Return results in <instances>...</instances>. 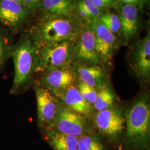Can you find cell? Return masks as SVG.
I'll list each match as a JSON object with an SVG mask.
<instances>
[{
    "mask_svg": "<svg viewBox=\"0 0 150 150\" xmlns=\"http://www.w3.org/2000/svg\"><path fill=\"white\" fill-rule=\"evenodd\" d=\"M15 74L10 93L16 95L27 90L36 74L37 47L29 37L21 38L12 48Z\"/></svg>",
    "mask_w": 150,
    "mask_h": 150,
    "instance_id": "cell-1",
    "label": "cell"
},
{
    "mask_svg": "<svg viewBox=\"0 0 150 150\" xmlns=\"http://www.w3.org/2000/svg\"><path fill=\"white\" fill-rule=\"evenodd\" d=\"M82 28L80 21L70 15L51 17L38 26L32 40L37 48L64 41L74 42Z\"/></svg>",
    "mask_w": 150,
    "mask_h": 150,
    "instance_id": "cell-2",
    "label": "cell"
},
{
    "mask_svg": "<svg viewBox=\"0 0 150 150\" xmlns=\"http://www.w3.org/2000/svg\"><path fill=\"white\" fill-rule=\"evenodd\" d=\"M126 138L134 147H146L150 136V106L148 99L142 97L135 101L125 115Z\"/></svg>",
    "mask_w": 150,
    "mask_h": 150,
    "instance_id": "cell-3",
    "label": "cell"
},
{
    "mask_svg": "<svg viewBox=\"0 0 150 150\" xmlns=\"http://www.w3.org/2000/svg\"><path fill=\"white\" fill-rule=\"evenodd\" d=\"M74 58L72 41H64L38 47L36 74L70 66Z\"/></svg>",
    "mask_w": 150,
    "mask_h": 150,
    "instance_id": "cell-4",
    "label": "cell"
},
{
    "mask_svg": "<svg viewBox=\"0 0 150 150\" xmlns=\"http://www.w3.org/2000/svg\"><path fill=\"white\" fill-rule=\"evenodd\" d=\"M33 85L37 102L38 125L44 134L52 129L62 105L51 91L36 81Z\"/></svg>",
    "mask_w": 150,
    "mask_h": 150,
    "instance_id": "cell-5",
    "label": "cell"
},
{
    "mask_svg": "<svg viewBox=\"0 0 150 150\" xmlns=\"http://www.w3.org/2000/svg\"><path fill=\"white\" fill-rule=\"evenodd\" d=\"M95 38L96 49L102 64L111 65L117 48V38L102 23L99 16L91 22Z\"/></svg>",
    "mask_w": 150,
    "mask_h": 150,
    "instance_id": "cell-6",
    "label": "cell"
},
{
    "mask_svg": "<svg viewBox=\"0 0 150 150\" xmlns=\"http://www.w3.org/2000/svg\"><path fill=\"white\" fill-rule=\"evenodd\" d=\"M95 123L101 133L112 140L122 134L125 117L120 108L111 107L97 113Z\"/></svg>",
    "mask_w": 150,
    "mask_h": 150,
    "instance_id": "cell-7",
    "label": "cell"
},
{
    "mask_svg": "<svg viewBox=\"0 0 150 150\" xmlns=\"http://www.w3.org/2000/svg\"><path fill=\"white\" fill-rule=\"evenodd\" d=\"M130 66L136 76L142 80H147L150 75V34L134 43L130 52Z\"/></svg>",
    "mask_w": 150,
    "mask_h": 150,
    "instance_id": "cell-8",
    "label": "cell"
},
{
    "mask_svg": "<svg viewBox=\"0 0 150 150\" xmlns=\"http://www.w3.org/2000/svg\"><path fill=\"white\" fill-rule=\"evenodd\" d=\"M38 80V83L51 91L53 94L73 86L76 79V74L70 66L62 67L43 72Z\"/></svg>",
    "mask_w": 150,
    "mask_h": 150,
    "instance_id": "cell-9",
    "label": "cell"
},
{
    "mask_svg": "<svg viewBox=\"0 0 150 150\" xmlns=\"http://www.w3.org/2000/svg\"><path fill=\"white\" fill-rule=\"evenodd\" d=\"M74 46L75 58L87 64L102 65L97 53L95 38L90 23L82 28Z\"/></svg>",
    "mask_w": 150,
    "mask_h": 150,
    "instance_id": "cell-10",
    "label": "cell"
},
{
    "mask_svg": "<svg viewBox=\"0 0 150 150\" xmlns=\"http://www.w3.org/2000/svg\"><path fill=\"white\" fill-rule=\"evenodd\" d=\"M85 129V120L82 115L62 105L51 129L79 137L84 134Z\"/></svg>",
    "mask_w": 150,
    "mask_h": 150,
    "instance_id": "cell-11",
    "label": "cell"
},
{
    "mask_svg": "<svg viewBox=\"0 0 150 150\" xmlns=\"http://www.w3.org/2000/svg\"><path fill=\"white\" fill-rule=\"evenodd\" d=\"M31 12V10L21 3L0 0V21L10 28L21 26L30 17Z\"/></svg>",
    "mask_w": 150,
    "mask_h": 150,
    "instance_id": "cell-12",
    "label": "cell"
},
{
    "mask_svg": "<svg viewBox=\"0 0 150 150\" xmlns=\"http://www.w3.org/2000/svg\"><path fill=\"white\" fill-rule=\"evenodd\" d=\"M54 95L64 102L67 108L81 115H88L92 112L91 105L85 101L77 88L74 85Z\"/></svg>",
    "mask_w": 150,
    "mask_h": 150,
    "instance_id": "cell-13",
    "label": "cell"
},
{
    "mask_svg": "<svg viewBox=\"0 0 150 150\" xmlns=\"http://www.w3.org/2000/svg\"><path fill=\"white\" fill-rule=\"evenodd\" d=\"M118 17L121 24V31L127 41L134 36L139 29V15L137 6L120 3Z\"/></svg>",
    "mask_w": 150,
    "mask_h": 150,
    "instance_id": "cell-14",
    "label": "cell"
},
{
    "mask_svg": "<svg viewBox=\"0 0 150 150\" xmlns=\"http://www.w3.org/2000/svg\"><path fill=\"white\" fill-rule=\"evenodd\" d=\"M75 68L81 82L95 90L105 86L106 76L101 65L76 64Z\"/></svg>",
    "mask_w": 150,
    "mask_h": 150,
    "instance_id": "cell-15",
    "label": "cell"
},
{
    "mask_svg": "<svg viewBox=\"0 0 150 150\" xmlns=\"http://www.w3.org/2000/svg\"><path fill=\"white\" fill-rule=\"evenodd\" d=\"M44 138L54 150H77L78 137L51 129Z\"/></svg>",
    "mask_w": 150,
    "mask_h": 150,
    "instance_id": "cell-16",
    "label": "cell"
},
{
    "mask_svg": "<svg viewBox=\"0 0 150 150\" xmlns=\"http://www.w3.org/2000/svg\"><path fill=\"white\" fill-rule=\"evenodd\" d=\"M74 0H45L41 7L50 18L70 16L75 7Z\"/></svg>",
    "mask_w": 150,
    "mask_h": 150,
    "instance_id": "cell-17",
    "label": "cell"
},
{
    "mask_svg": "<svg viewBox=\"0 0 150 150\" xmlns=\"http://www.w3.org/2000/svg\"><path fill=\"white\" fill-rule=\"evenodd\" d=\"M115 100L112 90L104 86L97 93L96 99L93 104L94 107L98 112L110 108L112 106Z\"/></svg>",
    "mask_w": 150,
    "mask_h": 150,
    "instance_id": "cell-18",
    "label": "cell"
},
{
    "mask_svg": "<svg viewBox=\"0 0 150 150\" xmlns=\"http://www.w3.org/2000/svg\"><path fill=\"white\" fill-rule=\"evenodd\" d=\"M13 47L8 35L0 28V71L11 57Z\"/></svg>",
    "mask_w": 150,
    "mask_h": 150,
    "instance_id": "cell-19",
    "label": "cell"
},
{
    "mask_svg": "<svg viewBox=\"0 0 150 150\" xmlns=\"http://www.w3.org/2000/svg\"><path fill=\"white\" fill-rule=\"evenodd\" d=\"M77 150H105V148L96 137L83 134L78 137Z\"/></svg>",
    "mask_w": 150,
    "mask_h": 150,
    "instance_id": "cell-20",
    "label": "cell"
},
{
    "mask_svg": "<svg viewBox=\"0 0 150 150\" xmlns=\"http://www.w3.org/2000/svg\"><path fill=\"white\" fill-rule=\"evenodd\" d=\"M100 19L108 30L116 36L121 30V24L117 15L107 12L100 15Z\"/></svg>",
    "mask_w": 150,
    "mask_h": 150,
    "instance_id": "cell-21",
    "label": "cell"
},
{
    "mask_svg": "<svg viewBox=\"0 0 150 150\" xmlns=\"http://www.w3.org/2000/svg\"><path fill=\"white\" fill-rule=\"evenodd\" d=\"M77 89L82 97L91 105H93L96 99L97 92L95 89L88 86L85 83L80 82L77 86Z\"/></svg>",
    "mask_w": 150,
    "mask_h": 150,
    "instance_id": "cell-22",
    "label": "cell"
},
{
    "mask_svg": "<svg viewBox=\"0 0 150 150\" xmlns=\"http://www.w3.org/2000/svg\"><path fill=\"white\" fill-rule=\"evenodd\" d=\"M79 2L88 12L93 20L101 15V10L97 7L91 0H81Z\"/></svg>",
    "mask_w": 150,
    "mask_h": 150,
    "instance_id": "cell-23",
    "label": "cell"
},
{
    "mask_svg": "<svg viewBox=\"0 0 150 150\" xmlns=\"http://www.w3.org/2000/svg\"><path fill=\"white\" fill-rule=\"evenodd\" d=\"M77 10L81 19L90 22L92 21L93 19L91 17L90 15L88 13L87 11H86V9L82 6L79 2L77 5Z\"/></svg>",
    "mask_w": 150,
    "mask_h": 150,
    "instance_id": "cell-24",
    "label": "cell"
},
{
    "mask_svg": "<svg viewBox=\"0 0 150 150\" xmlns=\"http://www.w3.org/2000/svg\"><path fill=\"white\" fill-rule=\"evenodd\" d=\"M94 5L99 9H102L107 7L112 6L113 0H91Z\"/></svg>",
    "mask_w": 150,
    "mask_h": 150,
    "instance_id": "cell-25",
    "label": "cell"
},
{
    "mask_svg": "<svg viewBox=\"0 0 150 150\" xmlns=\"http://www.w3.org/2000/svg\"><path fill=\"white\" fill-rule=\"evenodd\" d=\"M22 4L31 10L39 7L36 0H22Z\"/></svg>",
    "mask_w": 150,
    "mask_h": 150,
    "instance_id": "cell-26",
    "label": "cell"
},
{
    "mask_svg": "<svg viewBox=\"0 0 150 150\" xmlns=\"http://www.w3.org/2000/svg\"><path fill=\"white\" fill-rule=\"evenodd\" d=\"M118 2L122 4H131L135 5H139L141 4V0H117Z\"/></svg>",
    "mask_w": 150,
    "mask_h": 150,
    "instance_id": "cell-27",
    "label": "cell"
},
{
    "mask_svg": "<svg viewBox=\"0 0 150 150\" xmlns=\"http://www.w3.org/2000/svg\"><path fill=\"white\" fill-rule=\"evenodd\" d=\"M44 1H45V0H36L37 3H38V7H39L41 6V5H42V4L43 3V2Z\"/></svg>",
    "mask_w": 150,
    "mask_h": 150,
    "instance_id": "cell-28",
    "label": "cell"
},
{
    "mask_svg": "<svg viewBox=\"0 0 150 150\" xmlns=\"http://www.w3.org/2000/svg\"><path fill=\"white\" fill-rule=\"evenodd\" d=\"M9 1H15V2H19V3H21L22 4V0H9Z\"/></svg>",
    "mask_w": 150,
    "mask_h": 150,
    "instance_id": "cell-29",
    "label": "cell"
}]
</instances>
